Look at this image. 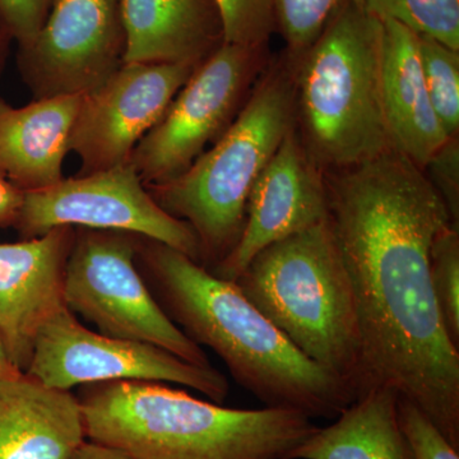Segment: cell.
Returning a JSON list of instances; mask_svg holds the SVG:
<instances>
[{"instance_id": "1", "label": "cell", "mask_w": 459, "mask_h": 459, "mask_svg": "<svg viewBox=\"0 0 459 459\" xmlns=\"http://www.w3.org/2000/svg\"><path fill=\"white\" fill-rule=\"evenodd\" d=\"M323 177L358 309L360 395L391 386L459 449V349L430 279L431 246L452 225L448 208L425 171L394 148Z\"/></svg>"}, {"instance_id": "2", "label": "cell", "mask_w": 459, "mask_h": 459, "mask_svg": "<svg viewBox=\"0 0 459 459\" xmlns=\"http://www.w3.org/2000/svg\"><path fill=\"white\" fill-rule=\"evenodd\" d=\"M137 255L166 316L193 342L219 355L235 382L265 407L334 420L358 400L346 382L296 349L234 281L150 238H140Z\"/></svg>"}, {"instance_id": "3", "label": "cell", "mask_w": 459, "mask_h": 459, "mask_svg": "<svg viewBox=\"0 0 459 459\" xmlns=\"http://www.w3.org/2000/svg\"><path fill=\"white\" fill-rule=\"evenodd\" d=\"M91 442L134 459H292L316 431L283 409H226L159 382L86 385L78 397Z\"/></svg>"}, {"instance_id": "4", "label": "cell", "mask_w": 459, "mask_h": 459, "mask_svg": "<svg viewBox=\"0 0 459 459\" xmlns=\"http://www.w3.org/2000/svg\"><path fill=\"white\" fill-rule=\"evenodd\" d=\"M385 25L352 0L307 49L291 56L296 129L320 171L360 164L391 147L382 102Z\"/></svg>"}, {"instance_id": "5", "label": "cell", "mask_w": 459, "mask_h": 459, "mask_svg": "<svg viewBox=\"0 0 459 459\" xmlns=\"http://www.w3.org/2000/svg\"><path fill=\"white\" fill-rule=\"evenodd\" d=\"M295 126L294 63L285 51L268 62L234 122L210 151L177 179L146 186L162 210L195 230L208 271L237 246L250 192Z\"/></svg>"}, {"instance_id": "6", "label": "cell", "mask_w": 459, "mask_h": 459, "mask_svg": "<svg viewBox=\"0 0 459 459\" xmlns=\"http://www.w3.org/2000/svg\"><path fill=\"white\" fill-rule=\"evenodd\" d=\"M235 283L296 349L360 395L355 294L328 217L264 247Z\"/></svg>"}, {"instance_id": "7", "label": "cell", "mask_w": 459, "mask_h": 459, "mask_svg": "<svg viewBox=\"0 0 459 459\" xmlns=\"http://www.w3.org/2000/svg\"><path fill=\"white\" fill-rule=\"evenodd\" d=\"M137 235L75 228L65 274V303L105 336L155 344L181 360L212 367L201 346L168 316L138 270Z\"/></svg>"}, {"instance_id": "8", "label": "cell", "mask_w": 459, "mask_h": 459, "mask_svg": "<svg viewBox=\"0 0 459 459\" xmlns=\"http://www.w3.org/2000/svg\"><path fill=\"white\" fill-rule=\"evenodd\" d=\"M268 45L223 42L198 65L162 119L133 150L128 161L144 186H162L188 170L228 131L268 65Z\"/></svg>"}, {"instance_id": "9", "label": "cell", "mask_w": 459, "mask_h": 459, "mask_svg": "<svg viewBox=\"0 0 459 459\" xmlns=\"http://www.w3.org/2000/svg\"><path fill=\"white\" fill-rule=\"evenodd\" d=\"M25 374L62 391L110 382L171 383L219 404L230 391L228 379L213 367L190 364L155 344L96 333L68 307L42 325Z\"/></svg>"}, {"instance_id": "10", "label": "cell", "mask_w": 459, "mask_h": 459, "mask_svg": "<svg viewBox=\"0 0 459 459\" xmlns=\"http://www.w3.org/2000/svg\"><path fill=\"white\" fill-rule=\"evenodd\" d=\"M13 226L23 240L60 226L128 232L179 250L202 265L195 230L157 204L129 161L26 192Z\"/></svg>"}, {"instance_id": "11", "label": "cell", "mask_w": 459, "mask_h": 459, "mask_svg": "<svg viewBox=\"0 0 459 459\" xmlns=\"http://www.w3.org/2000/svg\"><path fill=\"white\" fill-rule=\"evenodd\" d=\"M126 49L122 0H53L18 63L35 100L86 95L124 65Z\"/></svg>"}, {"instance_id": "12", "label": "cell", "mask_w": 459, "mask_h": 459, "mask_svg": "<svg viewBox=\"0 0 459 459\" xmlns=\"http://www.w3.org/2000/svg\"><path fill=\"white\" fill-rule=\"evenodd\" d=\"M197 68L190 63H124L86 93L69 141V152L82 161L80 175L128 161Z\"/></svg>"}, {"instance_id": "13", "label": "cell", "mask_w": 459, "mask_h": 459, "mask_svg": "<svg viewBox=\"0 0 459 459\" xmlns=\"http://www.w3.org/2000/svg\"><path fill=\"white\" fill-rule=\"evenodd\" d=\"M327 217L325 177L307 153L295 126L250 192L246 225L237 246L210 272L235 282L264 247Z\"/></svg>"}, {"instance_id": "14", "label": "cell", "mask_w": 459, "mask_h": 459, "mask_svg": "<svg viewBox=\"0 0 459 459\" xmlns=\"http://www.w3.org/2000/svg\"><path fill=\"white\" fill-rule=\"evenodd\" d=\"M75 229L60 226L20 243L0 244V336L23 373L42 325L65 309L66 261Z\"/></svg>"}, {"instance_id": "15", "label": "cell", "mask_w": 459, "mask_h": 459, "mask_svg": "<svg viewBox=\"0 0 459 459\" xmlns=\"http://www.w3.org/2000/svg\"><path fill=\"white\" fill-rule=\"evenodd\" d=\"M86 440L80 401L22 374L0 380V459H69Z\"/></svg>"}, {"instance_id": "16", "label": "cell", "mask_w": 459, "mask_h": 459, "mask_svg": "<svg viewBox=\"0 0 459 459\" xmlns=\"http://www.w3.org/2000/svg\"><path fill=\"white\" fill-rule=\"evenodd\" d=\"M83 96L35 100L23 108L0 99V174L23 193L65 179L63 164Z\"/></svg>"}, {"instance_id": "17", "label": "cell", "mask_w": 459, "mask_h": 459, "mask_svg": "<svg viewBox=\"0 0 459 459\" xmlns=\"http://www.w3.org/2000/svg\"><path fill=\"white\" fill-rule=\"evenodd\" d=\"M382 102L391 147L424 170L449 140L425 84L418 33L385 21Z\"/></svg>"}, {"instance_id": "18", "label": "cell", "mask_w": 459, "mask_h": 459, "mask_svg": "<svg viewBox=\"0 0 459 459\" xmlns=\"http://www.w3.org/2000/svg\"><path fill=\"white\" fill-rule=\"evenodd\" d=\"M124 63L199 65L225 42L216 0H122Z\"/></svg>"}, {"instance_id": "19", "label": "cell", "mask_w": 459, "mask_h": 459, "mask_svg": "<svg viewBox=\"0 0 459 459\" xmlns=\"http://www.w3.org/2000/svg\"><path fill=\"white\" fill-rule=\"evenodd\" d=\"M398 392L374 386L334 419L316 428L292 459H413L398 420Z\"/></svg>"}, {"instance_id": "20", "label": "cell", "mask_w": 459, "mask_h": 459, "mask_svg": "<svg viewBox=\"0 0 459 459\" xmlns=\"http://www.w3.org/2000/svg\"><path fill=\"white\" fill-rule=\"evenodd\" d=\"M382 21H394L459 51V0H352Z\"/></svg>"}, {"instance_id": "21", "label": "cell", "mask_w": 459, "mask_h": 459, "mask_svg": "<svg viewBox=\"0 0 459 459\" xmlns=\"http://www.w3.org/2000/svg\"><path fill=\"white\" fill-rule=\"evenodd\" d=\"M425 84L435 114L448 137L459 131V51L418 35Z\"/></svg>"}, {"instance_id": "22", "label": "cell", "mask_w": 459, "mask_h": 459, "mask_svg": "<svg viewBox=\"0 0 459 459\" xmlns=\"http://www.w3.org/2000/svg\"><path fill=\"white\" fill-rule=\"evenodd\" d=\"M430 279L444 325L459 349V230L452 225L431 246Z\"/></svg>"}, {"instance_id": "23", "label": "cell", "mask_w": 459, "mask_h": 459, "mask_svg": "<svg viewBox=\"0 0 459 459\" xmlns=\"http://www.w3.org/2000/svg\"><path fill=\"white\" fill-rule=\"evenodd\" d=\"M347 0H272L276 31L285 39L289 56L303 53L318 39Z\"/></svg>"}, {"instance_id": "24", "label": "cell", "mask_w": 459, "mask_h": 459, "mask_svg": "<svg viewBox=\"0 0 459 459\" xmlns=\"http://www.w3.org/2000/svg\"><path fill=\"white\" fill-rule=\"evenodd\" d=\"M221 12L225 42L261 47L276 31L272 0H216Z\"/></svg>"}, {"instance_id": "25", "label": "cell", "mask_w": 459, "mask_h": 459, "mask_svg": "<svg viewBox=\"0 0 459 459\" xmlns=\"http://www.w3.org/2000/svg\"><path fill=\"white\" fill-rule=\"evenodd\" d=\"M398 420L413 459H459V449L413 402L398 397Z\"/></svg>"}, {"instance_id": "26", "label": "cell", "mask_w": 459, "mask_h": 459, "mask_svg": "<svg viewBox=\"0 0 459 459\" xmlns=\"http://www.w3.org/2000/svg\"><path fill=\"white\" fill-rule=\"evenodd\" d=\"M428 179L433 184L448 208L452 225L459 229V143L458 137L449 138L446 144L424 168Z\"/></svg>"}, {"instance_id": "27", "label": "cell", "mask_w": 459, "mask_h": 459, "mask_svg": "<svg viewBox=\"0 0 459 459\" xmlns=\"http://www.w3.org/2000/svg\"><path fill=\"white\" fill-rule=\"evenodd\" d=\"M53 0H0V22L18 48L29 47L40 32Z\"/></svg>"}, {"instance_id": "28", "label": "cell", "mask_w": 459, "mask_h": 459, "mask_svg": "<svg viewBox=\"0 0 459 459\" xmlns=\"http://www.w3.org/2000/svg\"><path fill=\"white\" fill-rule=\"evenodd\" d=\"M23 195L25 193L22 190L0 174V228L14 225L22 205Z\"/></svg>"}, {"instance_id": "29", "label": "cell", "mask_w": 459, "mask_h": 459, "mask_svg": "<svg viewBox=\"0 0 459 459\" xmlns=\"http://www.w3.org/2000/svg\"><path fill=\"white\" fill-rule=\"evenodd\" d=\"M69 459H134L119 449L84 440Z\"/></svg>"}, {"instance_id": "30", "label": "cell", "mask_w": 459, "mask_h": 459, "mask_svg": "<svg viewBox=\"0 0 459 459\" xmlns=\"http://www.w3.org/2000/svg\"><path fill=\"white\" fill-rule=\"evenodd\" d=\"M22 374L25 373L18 369L16 364L12 361L4 341L0 336V380L13 379V377L22 376Z\"/></svg>"}, {"instance_id": "31", "label": "cell", "mask_w": 459, "mask_h": 459, "mask_svg": "<svg viewBox=\"0 0 459 459\" xmlns=\"http://www.w3.org/2000/svg\"><path fill=\"white\" fill-rule=\"evenodd\" d=\"M12 38L9 35L5 27L0 22V74H2L3 68H4L5 57H7L9 42Z\"/></svg>"}]
</instances>
